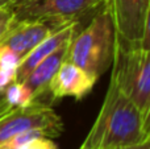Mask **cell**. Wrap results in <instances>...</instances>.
<instances>
[{
    "instance_id": "cell-18",
    "label": "cell",
    "mask_w": 150,
    "mask_h": 149,
    "mask_svg": "<svg viewBox=\"0 0 150 149\" xmlns=\"http://www.w3.org/2000/svg\"><path fill=\"white\" fill-rule=\"evenodd\" d=\"M26 1H29V0H8V3H9V4L12 5L13 8H15V7H18V5L24 4V3H26Z\"/></svg>"
},
{
    "instance_id": "cell-15",
    "label": "cell",
    "mask_w": 150,
    "mask_h": 149,
    "mask_svg": "<svg viewBox=\"0 0 150 149\" xmlns=\"http://www.w3.org/2000/svg\"><path fill=\"white\" fill-rule=\"evenodd\" d=\"M16 73L15 71L7 70V69L0 66V92H3L12 82H15Z\"/></svg>"
},
{
    "instance_id": "cell-11",
    "label": "cell",
    "mask_w": 150,
    "mask_h": 149,
    "mask_svg": "<svg viewBox=\"0 0 150 149\" xmlns=\"http://www.w3.org/2000/svg\"><path fill=\"white\" fill-rule=\"evenodd\" d=\"M3 92H4L5 100L12 108L25 106L30 102V96H29L28 91L25 90V87L23 86L21 82H12Z\"/></svg>"
},
{
    "instance_id": "cell-10",
    "label": "cell",
    "mask_w": 150,
    "mask_h": 149,
    "mask_svg": "<svg viewBox=\"0 0 150 149\" xmlns=\"http://www.w3.org/2000/svg\"><path fill=\"white\" fill-rule=\"evenodd\" d=\"M75 32H76V23H71V24H67V25L61 26L59 29H57V31H54L52 34H49L45 40H42L29 54H26L25 57L21 60L20 65L16 69L15 81L23 82L24 79L26 78V75H28L42 60H45L47 55H50L53 52H55L61 45L70 41Z\"/></svg>"
},
{
    "instance_id": "cell-7",
    "label": "cell",
    "mask_w": 150,
    "mask_h": 149,
    "mask_svg": "<svg viewBox=\"0 0 150 149\" xmlns=\"http://www.w3.org/2000/svg\"><path fill=\"white\" fill-rule=\"evenodd\" d=\"M57 29L59 28L45 21L15 20V23L0 40V45L9 48L20 60H23L42 40H45Z\"/></svg>"
},
{
    "instance_id": "cell-6",
    "label": "cell",
    "mask_w": 150,
    "mask_h": 149,
    "mask_svg": "<svg viewBox=\"0 0 150 149\" xmlns=\"http://www.w3.org/2000/svg\"><path fill=\"white\" fill-rule=\"evenodd\" d=\"M113 20L116 41L141 45L145 23L150 17V0H107Z\"/></svg>"
},
{
    "instance_id": "cell-16",
    "label": "cell",
    "mask_w": 150,
    "mask_h": 149,
    "mask_svg": "<svg viewBox=\"0 0 150 149\" xmlns=\"http://www.w3.org/2000/svg\"><path fill=\"white\" fill-rule=\"evenodd\" d=\"M115 149H150V140L140 143V144L127 145V147H120V148H115Z\"/></svg>"
},
{
    "instance_id": "cell-3",
    "label": "cell",
    "mask_w": 150,
    "mask_h": 149,
    "mask_svg": "<svg viewBox=\"0 0 150 149\" xmlns=\"http://www.w3.org/2000/svg\"><path fill=\"white\" fill-rule=\"evenodd\" d=\"M111 81L149 120L150 50L115 41Z\"/></svg>"
},
{
    "instance_id": "cell-5",
    "label": "cell",
    "mask_w": 150,
    "mask_h": 149,
    "mask_svg": "<svg viewBox=\"0 0 150 149\" xmlns=\"http://www.w3.org/2000/svg\"><path fill=\"white\" fill-rule=\"evenodd\" d=\"M30 129H46L53 137H58L63 132V123L49 104L38 99L30 100L28 104L13 107L0 115V144Z\"/></svg>"
},
{
    "instance_id": "cell-12",
    "label": "cell",
    "mask_w": 150,
    "mask_h": 149,
    "mask_svg": "<svg viewBox=\"0 0 150 149\" xmlns=\"http://www.w3.org/2000/svg\"><path fill=\"white\" fill-rule=\"evenodd\" d=\"M15 23V11L8 1L0 4V40Z\"/></svg>"
},
{
    "instance_id": "cell-13",
    "label": "cell",
    "mask_w": 150,
    "mask_h": 149,
    "mask_svg": "<svg viewBox=\"0 0 150 149\" xmlns=\"http://www.w3.org/2000/svg\"><path fill=\"white\" fill-rule=\"evenodd\" d=\"M20 61L21 60L9 48L0 45V66H1V67L16 73V69L20 65Z\"/></svg>"
},
{
    "instance_id": "cell-8",
    "label": "cell",
    "mask_w": 150,
    "mask_h": 149,
    "mask_svg": "<svg viewBox=\"0 0 150 149\" xmlns=\"http://www.w3.org/2000/svg\"><path fill=\"white\" fill-rule=\"evenodd\" d=\"M98 79L80 69L79 66L63 61L49 84V92L52 99H61L65 96H73L82 99L93 89Z\"/></svg>"
},
{
    "instance_id": "cell-19",
    "label": "cell",
    "mask_w": 150,
    "mask_h": 149,
    "mask_svg": "<svg viewBox=\"0 0 150 149\" xmlns=\"http://www.w3.org/2000/svg\"><path fill=\"white\" fill-rule=\"evenodd\" d=\"M0 1H8V0H0Z\"/></svg>"
},
{
    "instance_id": "cell-1",
    "label": "cell",
    "mask_w": 150,
    "mask_h": 149,
    "mask_svg": "<svg viewBox=\"0 0 150 149\" xmlns=\"http://www.w3.org/2000/svg\"><path fill=\"white\" fill-rule=\"evenodd\" d=\"M148 140L149 120L109 81L100 112L79 149H115Z\"/></svg>"
},
{
    "instance_id": "cell-9",
    "label": "cell",
    "mask_w": 150,
    "mask_h": 149,
    "mask_svg": "<svg viewBox=\"0 0 150 149\" xmlns=\"http://www.w3.org/2000/svg\"><path fill=\"white\" fill-rule=\"evenodd\" d=\"M69 41L61 45L55 52L47 55L45 60H42L30 73L26 75L21 83L28 91L30 100H36L42 98L44 95L49 94V84L52 82L53 77L55 75L57 70L62 62L65 61L66 52H67Z\"/></svg>"
},
{
    "instance_id": "cell-2",
    "label": "cell",
    "mask_w": 150,
    "mask_h": 149,
    "mask_svg": "<svg viewBox=\"0 0 150 149\" xmlns=\"http://www.w3.org/2000/svg\"><path fill=\"white\" fill-rule=\"evenodd\" d=\"M113 20L107 1L82 32L71 37L65 61L79 66L99 79L112 65L115 53Z\"/></svg>"
},
{
    "instance_id": "cell-4",
    "label": "cell",
    "mask_w": 150,
    "mask_h": 149,
    "mask_svg": "<svg viewBox=\"0 0 150 149\" xmlns=\"http://www.w3.org/2000/svg\"><path fill=\"white\" fill-rule=\"evenodd\" d=\"M107 0H29L15 7V20H38L61 28L99 9Z\"/></svg>"
},
{
    "instance_id": "cell-14",
    "label": "cell",
    "mask_w": 150,
    "mask_h": 149,
    "mask_svg": "<svg viewBox=\"0 0 150 149\" xmlns=\"http://www.w3.org/2000/svg\"><path fill=\"white\" fill-rule=\"evenodd\" d=\"M15 149H58V147L55 145V143L52 139L47 137H40V139L32 140V141L26 143V144L17 147Z\"/></svg>"
},
{
    "instance_id": "cell-17",
    "label": "cell",
    "mask_w": 150,
    "mask_h": 149,
    "mask_svg": "<svg viewBox=\"0 0 150 149\" xmlns=\"http://www.w3.org/2000/svg\"><path fill=\"white\" fill-rule=\"evenodd\" d=\"M11 106L8 104V102L5 100L4 92H0V115H3L4 112H7L8 110H11Z\"/></svg>"
}]
</instances>
